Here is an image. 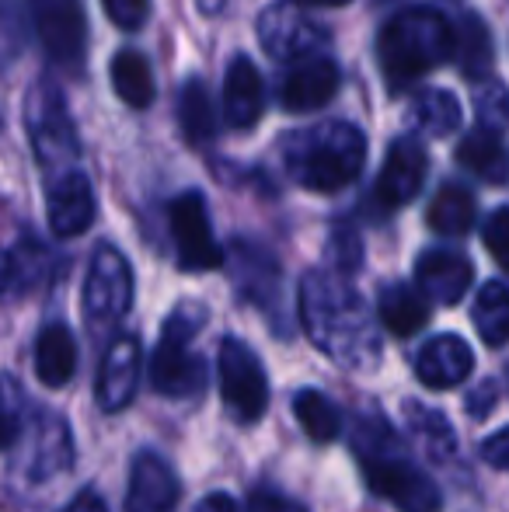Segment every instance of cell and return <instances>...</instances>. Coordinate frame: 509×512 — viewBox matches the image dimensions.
Segmentation results:
<instances>
[{
    "label": "cell",
    "instance_id": "cell-1",
    "mask_svg": "<svg viewBox=\"0 0 509 512\" xmlns=\"http://www.w3.org/2000/svg\"><path fill=\"white\" fill-rule=\"evenodd\" d=\"M300 321L311 342L346 370H374L381 363V338L370 307L339 276L307 272L300 283Z\"/></svg>",
    "mask_w": 509,
    "mask_h": 512
},
{
    "label": "cell",
    "instance_id": "cell-2",
    "mask_svg": "<svg viewBox=\"0 0 509 512\" xmlns=\"http://www.w3.org/2000/svg\"><path fill=\"white\" fill-rule=\"evenodd\" d=\"M454 56V32L433 7H405L377 35V63L387 91H405Z\"/></svg>",
    "mask_w": 509,
    "mask_h": 512
},
{
    "label": "cell",
    "instance_id": "cell-3",
    "mask_svg": "<svg viewBox=\"0 0 509 512\" xmlns=\"http://www.w3.org/2000/svg\"><path fill=\"white\" fill-rule=\"evenodd\" d=\"M286 171L311 192H339L353 185L367 161V140L353 122H318L286 140Z\"/></svg>",
    "mask_w": 509,
    "mask_h": 512
},
{
    "label": "cell",
    "instance_id": "cell-4",
    "mask_svg": "<svg viewBox=\"0 0 509 512\" xmlns=\"http://www.w3.org/2000/svg\"><path fill=\"white\" fill-rule=\"evenodd\" d=\"M356 457H360L363 478L370 492L381 495L384 502L398 506L401 512H440L443 492L398 443L391 429L377 418L374 425L363 422L356 432Z\"/></svg>",
    "mask_w": 509,
    "mask_h": 512
},
{
    "label": "cell",
    "instance_id": "cell-5",
    "mask_svg": "<svg viewBox=\"0 0 509 512\" xmlns=\"http://www.w3.org/2000/svg\"><path fill=\"white\" fill-rule=\"evenodd\" d=\"M206 324V307L182 304L171 310L164 321V331L154 345L150 356V387L164 398H196L206 387V363L196 349L192 338Z\"/></svg>",
    "mask_w": 509,
    "mask_h": 512
},
{
    "label": "cell",
    "instance_id": "cell-6",
    "mask_svg": "<svg viewBox=\"0 0 509 512\" xmlns=\"http://www.w3.org/2000/svg\"><path fill=\"white\" fill-rule=\"evenodd\" d=\"M129 304H133V269L123 251L102 244L91 255L88 283H84V317H88L91 331L98 335L112 331L126 317Z\"/></svg>",
    "mask_w": 509,
    "mask_h": 512
},
{
    "label": "cell",
    "instance_id": "cell-7",
    "mask_svg": "<svg viewBox=\"0 0 509 512\" xmlns=\"http://www.w3.org/2000/svg\"><path fill=\"white\" fill-rule=\"evenodd\" d=\"M220 394L238 422L252 425L269 408V377L262 359L241 338L220 342Z\"/></svg>",
    "mask_w": 509,
    "mask_h": 512
},
{
    "label": "cell",
    "instance_id": "cell-8",
    "mask_svg": "<svg viewBox=\"0 0 509 512\" xmlns=\"http://www.w3.org/2000/svg\"><path fill=\"white\" fill-rule=\"evenodd\" d=\"M171 237H175L178 265L185 272H210L224 265V248L217 244L210 227V209L199 192H185L168 209Z\"/></svg>",
    "mask_w": 509,
    "mask_h": 512
},
{
    "label": "cell",
    "instance_id": "cell-9",
    "mask_svg": "<svg viewBox=\"0 0 509 512\" xmlns=\"http://www.w3.org/2000/svg\"><path fill=\"white\" fill-rule=\"evenodd\" d=\"M25 119H28V133H32V147L46 168L74 161L77 136H74V122H70L67 102H63L60 91L49 88V84L32 88Z\"/></svg>",
    "mask_w": 509,
    "mask_h": 512
},
{
    "label": "cell",
    "instance_id": "cell-10",
    "mask_svg": "<svg viewBox=\"0 0 509 512\" xmlns=\"http://www.w3.org/2000/svg\"><path fill=\"white\" fill-rule=\"evenodd\" d=\"M35 28L46 53L60 67H81L84 46H88V21H84L81 0H39Z\"/></svg>",
    "mask_w": 509,
    "mask_h": 512
},
{
    "label": "cell",
    "instance_id": "cell-11",
    "mask_svg": "<svg viewBox=\"0 0 509 512\" xmlns=\"http://www.w3.org/2000/svg\"><path fill=\"white\" fill-rule=\"evenodd\" d=\"M258 35L276 60H311V53L328 42V32L307 21L293 4H276L258 18Z\"/></svg>",
    "mask_w": 509,
    "mask_h": 512
},
{
    "label": "cell",
    "instance_id": "cell-12",
    "mask_svg": "<svg viewBox=\"0 0 509 512\" xmlns=\"http://www.w3.org/2000/svg\"><path fill=\"white\" fill-rule=\"evenodd\" d=\"M429 171V154L415 136H398V140L387 147V157L381 164V175H377V199L387 209H398L412 203L419 196L422 182H426Z\"/></svg>",
    "mask_w": 509,
    "mask_h": 512
},
{
    "label": "cell",
    "instance_id": "cell-13",
    "mask_svg": "<svg viewBox=\"0 0 509 512\" xmlns=\"http://www.w3.org/2000/svg\"><path fill=\"white\" fill-rule=\"evenodd\" d=\"M140 370H143V352L136 335H119L112 338V345L105 349L102 370H98L95 398L102 411H123L133 401L136 387H140Z\"/></svg>",
    "mask_w": 509,
    "mask_h": 512
},
{
    "label": "cell",
    "instance_id": "cell-14",
    "mask_svg": "<svg viewBox=\"0 0 509 512\" xmlns=\"http://www.w3.org/2000/svg\"><path fill=\"white\" fill-rule=\"evenodd\" d=\"M471 279H475V269L457 251L433 248L415 262V293L422 300H433V304L454 307L471 290Z\"/></svg>",
    "mask_w": 509,
    "mask_h": 512
},
{
    "label": "cell",
    "instance_id": "cell-15",
    "mask_svg": "<svg viewBox=\"0 0 509 512\" xmlns=\"http://www.w3.org/2000/svg\"><path fill=\"white\" fill-rule=\"evenodd\" d=\"M49 227L56 237H81L95 220V189L81 171H63L46 196Z\"/></svg>",
    "mask_w": 509,
    "mask_h": 512
},
{
    "label": "cell",
    "instance_id": "cell-16",
    "mask_svg": "<svg viewBox=\"0 0 509 512\" xmlns=\"http://www.w3.org/2000/svg\"><path fill=\"white\" fill-rule=\"evenodd\" d=\"M178 502V478L171 464L157 453H136L129 471L126 512H171Z\"/></svg>",
    "mask_w": 509,
    "mask_h": 512
},
{
    "label": "cell",
    "instance_id": "cell-17",
    "mask_svg": "<svg viewBox=\"0 0 509 512\" xmlns=\"http://www.w3.org/2000/svg\"><path fill=\"white\" fill-rule=\"evenodd\" d=\"M471 370H475V352L461 335H436L415 359V377L429 391H450V387L464 384Z\"/></svg>",
    "mask_w": 509,
    "mask_h": 512
},
{
    "label": "cell",
    "instance_id": "cell-18",
    "mask_svg": "<svg viewBox=\"0 0 509 512\" xmlns=\"http://www.w3.org/2000/svg\"><path fill=\"white\" fill-rule=\"evenodd\" d=\"M339 67L325 56H311L300 60L290 74L279 84V102L286 112H314V108L328 105L339 91Z\"/></svg>",
    "mask_w": 509,
    "mask_h": 512
},
{
    "label": "cell",
    "instance_id": "cell-19",
    "mask_svg": "<svg viewBox=\"0 0 509 512\" xmlns=\"http://www.w3.org/2000/svg\"><path fill=\"white\" fill-rule=\"evenodd\" d=\"M265 112L262 74L248 56H234L224 81V115L234 129H252Z\"/></svg>",
    "mask_w": 509,
    "mask_h": 512
},
{
    "label": "cell",
    "instance_id": "cell-20",
    "mask_svg": "<svg viewBox=\"0 0 509 512\" xmlns=\"http://www.w3.org/2000/svg\"><path fill=\"white\" fill-rule=\"evenodd\" d=\"M77 370V342L67 324H46L35 338V373L46 387H63L74 380Z\"/></svg>",
    "mask_w": 509,
    "mask_h": 512
},
{
    "label": "cell",
    "instance_id": "cell-21",
    "mask_svg": "<svg viewBox=\"0 0 509 512\" xmlns=\"http://www.w3.org/2000/svg\"><path fill=\"white\" fill-rule=\"evenodd\" d=\"M457 161L478 175L482 182L492 185H503L506 182V147H503V136L489 126H478L457 143Z\"/></svg>",
    "mask_w": 509,
    "mask_h": 512
},
{
    "label": "cell",
    "instance_id": "cell-22",
    "mask_svg": "<svg viewBox=\"0 0 509 512\" xmlns=\"http://www.w3.org/2000/svg\"><path fill=\"white\" fill-rule=\"evenodd\" d=\"M377 314H381L384 328L398 338H412L415 331L426 328L429 307L412 286H384L381 297H377Z\"/></svg>",
    "mask_w": 509,
    "mask_h": 512
},
{
    "label": "cell",
    "instance_id": "cell-23",
    "mask_svg": "<svg viewBox=\"0 0 509 512\" xmlns=\"http://www.w3.org/2000/svg\"><path fill=\"white\" fill-rule=\"evenodd\" d=\"M178 122L192 147H203L217 136V108H213L210 88L199 77H189L178 95Z\"/></svg>",
    "mask_w": 509,
    "mask_h": 512
},
{
    "label": "cell",
    "instance_id": "cell-24",
    "mask_svg": "<svg viewBox=\"0 0 509 512\" xmlns=\"http://www.w3.org/2000/svg\"><path fill=\"white\" fill-rule=\"evenodd\" d=\"M457 67L468 81H482L492 70V32L478 14H464L454 35Z\"/></svg>",
    "mask_w": 509,
    "mask_h": 512
},
{
    "label": "cell",
    "instance_id": "cell-25",
    "mask_svg": "<svg viewBox=\"0 0 509 512\" xmlns=\"http://www.w3.org/2000/svg\"><path fill=\"white\" fill-rule=\"evenodd\" d=\"M429 227L443 237H464L475 227V196L464 185H443L429 203Z\"/></svg>",
    "mask_w": 509,
    "mask_h": 512
},
{
    "label": "cell",
    "instance_id": "cell-26",
    "mask_svg": "<svg viewBox=\"0 0 509 512\" xmlns=\"http://www.w3.org/2000/svg\"><path fill=\"white\" fill-rule=\"evenodd\" d=\"M408 122L412 129L429 136H447L461 126V102L450 91L426 88L422 95H415L412 108H408Z\"/></svg>",
    "mask_w": 509,
    "mask_h": 512
},
{
    "label": "cell",
    "instance_id": "cell-27",
    "mask_svg": "<svg viewBox=\"0 0 509 512\" xmlns=\"http://www.w3.org/2000/svg\"><path fill=\"white\" fill-rule=\"evenodd\" d=\"M112 88L129 108H147L154 102V77H150V63L143 60L136 49H123L112 56Z\"/></svg>",
    "mask_w": 509,
    "mask_h": 512
},
{
    "label": "cell",
    "instance_id": "cell-28",
    "mask_svg": "<svg viewBox=\"0 0 509 512\" xmlns=\"http://www.w3.org/2000/svg\"><path fill=\"white\" fill-rule=\"evenodd\" d=\"M475 328L482 331V342L492 349H503L509 338V290L503 279H492L482 286L475 300Z\"/></svg>",
    "mask_w": 509,
    "mask_h": 512
},
{
    "label": "cell",
    "instance_id": "cell-29",
    "mask_svg": "<svg viewBox=\"0 0 509 512\" xmlns=\"http://www.w3.org/2000/svg\"><path fill=\"white\" fill-rule=\"evenodd\" d=\"M293 415H297L300 429H304L307 439H314V443H332V439H339L342 415L325 394L300 391L297 401H293Z\"/></svg>",
    "mask_w": 509,
    "mask_h": 512
},
{
    "label": "cell",
    "instance_id": "cell-30",
    "mask_svg": "<svg viewBox=\"0 0 509 512\" xmlns=\"http://www.w3.org/2000/svg\"><path fill=\"white\" fill-rule=\"evenodd\" d=\"M405 415H408V429H412V436L426 446V453H433V457H440V460L450 457V453H457V436L440 411L422 408V405H415V401H408Z\"/></svg>",
    "mask_w": 509,
    "mask_h": 512
},
{
    "label": "cell",
    "instance_id": "cell-31",
    "mask_svg": "<svg viewBox=\"0 0 509 512\" xmlns=\"http://www.w3.org/2000/svg\"><path fill=\"white\" fill-rule=\"evenodd\" d=\"M21 387L0 377V450L18 443L21 436Z\"/></svg>",
    "mask_w": 509,
    "mask_h": 512
},
{
    "label": "cell",
    "instance_id": "cell-32",
    "mask_svg": "<svg viewBox=\"0 0 509 512\" xmlns=\"http://www.w3.org/2000/svg\"><path fill=\"white\" fill-rule=\"evenodd\" d=\"M102 7L112 25L123 28V32L143 28V21H147V14H150V0H102Z\"/></svg>",
    "mask_w": 509,
    "mask_h": 512
},
{
    "label": "cell",
    "instance_id": "cell-33",
    "mask_svg": "<svg viewBox=\"0 0 509 512\" xmlns=\"http://www.w3.org/2000/svg\"><path fill=\"white\" fill-rule=\"evenodd\" d=\"M485 244H489L492 258H496L499 265H506V244H509V209L499 206L496 213L489 216V223H485Z\"/></svg>",
    "mask_w": 509,
    "mask_h": 512
},
{
    "label": "cell",
    "instance_id": "cell-34",
    "mask_svg": "<svg viewBox=\"0 0 509 512\" xmlns=\"http://www.w3.org/2000/svg\"><path fill=\"white\" fill-rule=\"evenodd\" d=\"M248 512H304L293 499H286V495L272 492V488H258L252 492V499H248Z\"/></svg>",
    "mask_w": 509,
    "mask_h": 512
},
{
    "label": "cell",
    "instance_id": "cell-35",
    "mask_svg": "<svg viewBox=\"0 0 509 512\" xmlns=\"http://www.w3.org/2000/svg\"><path fill=\"white\" fill-rule=\"evenodd\" d=\"M482 457L489 460L496 471H506V464H509V429H496L489 439H485Z\"/></svg>",
    "mask_w": 509,
    "mask_h": 512
},
{
    "label": "cell",
    "instance_id": "cell-36",
    "mask_svg": "<svg viewBox=\"0 0 509 512\" xmlns=\"http://www.w3.org/2000/svg\"><path fill=\"white\" fill-rule=\"evenodd\" d=\"M496 394H499V387L492 384V380H485L482 387H478V391H471V398H468V415H489L492 408H496Z\"/></svg>",
    "mask_w": 509,
    "mask_h": 512
},
{
    "label": "cell",
    "instance_id": "cell-37",
    "mask_svg": "<svg viewBox=\"0 0 509 512\" xmlns=\"http://www.w3.org/2000/svg\"><path fill=\"white\" fill-rule=\"evenodd\" d=\"M63 512H109L105 499L98 492H77L74 499L63 506Z\"/></svg>",
    "mask_w": 509,
    "mask_h": 512
},
{
    "label": "cell",
    "instance_id": "cell-38",
    "mask_svg": "<svg viewBox=\"0 0 509 512\" xmlns=\"http://www.w3.org/2000/svg\"><path fill=\"white\" fill-rule=\"evenodd\" d=\"M192 512H238V506H234V499L231 495H224V492H213V495H206L203 502H199Z\"/></svg>",
    "mask_w": 509,
    "mask_h": 512
},
{
    "label": "cell",
    "instance_id": "cell-39",
    "mask_svg": "<svg viewBox=\"0 0 509 512\" xmlns=\"http://www.w3.org/2000/svg\"><path fill=\"white\" fill-rule=\"evenodd\" d=\"M300 4H318V7H342L349 0H300Z\"/></svg>",
    "mask_w": 509,
    "mask_h": 512
}]
</instances>
